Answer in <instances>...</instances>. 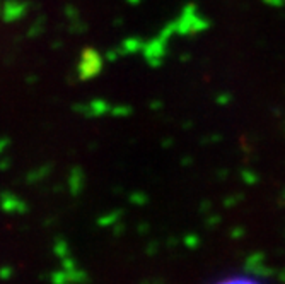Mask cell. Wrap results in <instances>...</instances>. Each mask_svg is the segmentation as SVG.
<instances>
[{
	"instance_id": "cell-1",
	"label": "cell",
	"mask_w": 285,
	"mask_h": 284,
	"mask_svg": "<svg viewBox=\"0 0 285 284\" xmlns=\"http://www.w3.org/2000/svg\"><path fill=\"white\" fill-rule=\"evenodd\" d=\"M26 14V3L19 2V0H7L2 7V17L7 23L17 21Z\"/></svg>"
},
{
	"instance_id": "cell-3",
	"label": "cell",
	"mask_w": 285,
	"mask_h": 284,
	"mask_svg": "<svg viewBox=\"0 0 285 284\" xmlns=\"http://www.w3.org/2000/svg\"><path fill=\"white\" fill-rule=\"evenodd\" d=\"M128 2H132V3H137V2H138V0H128Z\"/></svg>"
},
{
	"instance_id": "cell-2",
	"label": "cell",
	"mask_w": 285,
	"mask_h": 284,
	"mask_svg": "<svg viewBox=\"0 0 285 284\" xmlns=\"http://www.w3.org/2000/svg\"><path fill=\"white\" fill-rule=\"evenodd\" d=\"M219 284H256V283L251 281V279L239 278V279H229V281H222V283H219Z\"/></svg>"
}]
</instances>
